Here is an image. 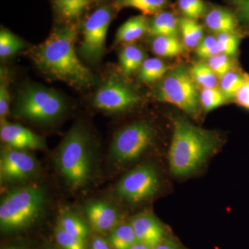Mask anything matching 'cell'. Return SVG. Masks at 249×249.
I'll return each mask as SVG.
<instances>
[{"label": "cell", "mask_w": 249, "mask_h": 249, "mask_svg": "<svg viewBox=\"0 0 249 249\" xmlns=\"http://www.w3.org/2000/svg\"><path fill=\"white\" fill-rule=\"evenodd\" d=\"M76 38L74 27L59 28L34 49L32 56L37 67L47 76L76 88H86L94 84L95 78L77 55Z\"/></svg>", "instance_id": "obj_1"}, {"label": "cell", "mask_w": 249, "mask_h": 249, "mask_svg": "<svg viewBox=\"0 0 249 249\" xmlns=\"http://www.w3.org/2000/svg\"><path fill=\"white\" fill-rule=\"evenodd\" d=\"M173 133L168 152L170 171L178 178L188 176L199 169L219 145L213 131L197 127L186 118L174 116Z\"/></svg>", "instance_id": "obj_2"}, {"label": "cell", "mask_w": 249, "mask_h": 249, "mask_svg": "<svg viewBox=\"0 0 249 249\" xmlns=\"http://www.w3.org/2000/svg\"><path fill=\"white\" fill-rule=\"evenodd\" d=\"M47 203L45 188L39 185L19 187L5 195L0 204V226L5 232L29 227L44 212Z\"/></svg>", "instance_id": "obj_3"}, {"label": "cell", "mask_w": 249, "mask_h": 249, "mask_svg": "<svg viewBox=\"0 0 249 249\" xmlns=\"http://www.w3.org/2000/svg\"><path fill=\"white\" fill-rule=\"evenodd\" d=\"M55 163L73 189L88 183L91 173V151L89 137L83 127L76 126L67 134L59 147Z\"/></svg>", "instance_id": "obj_4"}, {"label": "cell", "mask_w": 249, "mask_h": 249, "mask_svg": "<svg viewBox=\"0 0 249 249\" xmlns=\"http://www.w3.org/2000/svg\"><path fill=\"white\" fill-rule=\"evenodd\" d=\"M63 98L55 90L30 86L21 93L16 108L18 117L41 124L57 120L63 114Z\"/></svg>", "instance_id": "obj_5"}, {"label": "cell", "mask_w": 249, "mask_h": 249, "mask_svg": "<svg viewBox=\"0 0 249 249\" xmlns=\"http://www.w3.org/2000/svg\"><path fill=\"white\" fill-rule=\"evenodd\" d=\"M195 83L191 71L186 67L180 65L162 80L156 96L159 101L173 105L195 117L200 106V94Z\"/></svg>", "instance_id": "obj_6"}, {"label": "cell", "mask_w": 249, "mask_h": 249, "mask_svg": "<svg viewBox=\"0 0 249 249\" xmlns=\"http://www.w3.org/2000/svg\"><path fill=\"white\" fill-rule=\"evenodd\" d=\"M154 132L145 121L129 124L116 133L111 147L113 160L119 163L137 160L151 146Z\"/></svg>", "instance_id": "obj_7"}, {"label": "cell", "mask_w": 249, "mask_h": 249, "mask_svg": "<svg viewBox=\"0 0 249 249\" xmlns=\"http://www.w3.org/2000/svg\"><path fill=\"white\" fill-rule=\"evenodd\" d=\"M160 188V178L155 167L142 165L124 175L116 186V193L129 203L142 202L155 196Z\"/></svg>", "instance_id": "obj_8"}, {"label": "cell", "mask_w": 249, "mask_h": 249, "mask_svg": "<svg viewBox=\"0 0 249 249\" xmlns=\"http://www.w3.org/2000/svg\"><path fill=\"white\" fill-rule=\"evenodd\" d=\"M111 18V10L107 6H102L93 11L85 20L79 52L88 62L96 63L102 58Z\"/></svg>", "instance_id": "obj_9"}, {"label": "cell", "mask_w": 249, "mask_h": 249, "mask_svg": "<svg viewBox=\"0 0 249 249\" xmlns=\"http://www.w3.org/2000/svg\"><path fill=\"white\" fill-rule=\"evenodd\" d=\"M139 101L138 95L129 86L115 78H109L98 90L93 105L107 112H119L133 107Z\"/></svg>", "instance_id": "obj_10"}, {"label": "cell", "mask_w": 249, "mask_h": 249, "mask_svg": "<svg viewBox=\"0 0 249 249\" xmlns=\"http://www.w3.org/2000/svg\"><path fill=\"white\" fill-rule=\"evenodd\" d=\"M37 161L27 150L11 148L2 150L0 157L1 182H18L27 180L36 173Z\"/></svg>", "instance_id": "obj_11"}, {"label": "cell", "mask_w": 249, "mask_h": 249, "mask_svg": "<svg viewBox=\"0 0 249 249\" xmlns=\"http://www.w3.org/2000/svg\"><path fill=\"white\" fill-rule=\"evenodd\" d=\"M0 137L8 146L17 150H41L45 146L42 137L19 124H1Z\"/></svg>", "instance_id": "obj_12"}, {"label": "cell", "mask_w": 249, "mask_h": 249, "mask_svg": "<svg viewBox=\"0 0 249 249\" xmlns=\"http://www.w3.org/2000/svg\"><path fill=\"white\" fill-rule=\"evenodd\" d=\"M137 240L153 249L167 237L162 223L153 214L142 213L130 221Z\"/></svg>", "instance_id": "obj_13"}, {"label": "cell", "mask_w": 249, "mask_h": 249, "mask_svg": "<svg viewBox=\"0 0 249 249\" xmlns=\"http://www.w3.org/2000/svg\"><path fill=\"white\" fill-rule=\"evenodd\" d=\"M87 217L96 231L106 232L113 230L119 221V213L114 206L96 201L90 203L85 209Z\"/></svg>", "instance_id": "obj_14"}, {"label": "cell", "mask_w": 249, "mask_h": 249, "mask_svg": "<svg viewBox=\"0 0 249 249\" xmlns=\"http://www.w3.org/2000/svg\"><path fill=\"white\" fill-rule=\"evenodd\" d=\"M204 21L206 27L216 34H237L238 20L229 10L213 8L205 15Z\"/></svg>", "instance_id": "obj_15"}, {"label": "cell", "mask_w": 249, "mask_h": 249, "mask_svg": "<svg viewBox=\"0 0 249 249\" xmlns=\"http://www.w3.org/2000/svg\"><path fill=\"white\" fill-rule=\"evenodd\" d=\"M99 0H53L59 16L68 23L79 19L83 14Z\"/></svg>", "instance_id": "obj_16"}, {"label": "cell", "mask_w": 249, "mask_h": 249, "mask_svg": "<svg viewBox=\"0 0 249 249\" xmlns=\"http://www.w3.org/2000/svg\"><path fill=\"white\" fill-rule=\"evenodd\" d=\"M148 27L149 23L143 15L131 18L119 28L116 40L119 43H132L142 37Z\"/></svg>", "instance_id": "obj_17"}, {"label": "cell", "mask_w": 249, "mask_h": 249, "mask_svg": "<svg viewBox=\"0 0 249 249\" xmlns=\"http://www.w3.org/2000/svg\"><path fill=\"white\" fill-rule=\"evenodd\" d=\"M178 19L168 11H160L149 23L148 32L157 36H176L178 33Z\"/></svg>", "instance_id": "obj_18"}, {"label": "cell", "mask_w": 249, "mask_h": 249, "mask_svg": "<svg viewBox=\"0 0 249 249\" xmlns=\"http://www.w3.org/2000/svg\"><path fill=\"white\" fill-rule=\"evenodd\" d=\"M151 46L154 53L165 58L178 56L184 51L183 42L176 36H157L152 41Z\"/></svg>", "instance_id": "obj_19"}, {"label": "cell", "mask_w": 249, "mask_h": 249, "mask_svg": "<svg viewBox=\"0 0 249 249\" xmlns=\"http://www.w3.org/2000/svg\"><path fill=\"white\" fill-rule=\"evenodd\" d=\"M145 54L143 52L133 45L125 46L121 50L119 55V62L124 74L131 75L136 70L140 69L144 62Z\"/></svg>", "instance_id": "obj_20"}, {"label": "cell", "mask_w": 249, "mask_h": 249, "mask_svg": "<svg viewBox=\"0 0 249 249\" xmlns=\"http://www.w3.org/2000/svg\"><path fill=\"white\" fill-rule=\"evenodd\" d=\"M183 45L188 48L197 47L203 40V28L196 20L183 18L178 19Z\"/></svg>", "instance_id": "obj_21"}, {"label": "cell", "mask_w": 249, "mask_h": 249, "mask_svg": "<svg viewBox=\"0 0 249 249\" xmlns=\"http://www.w3.org/2000/svg\"><path fill=\"white\" fill-rule=\"evenodd\" d=\"M109 242L114 249H130L138 242L130 223L116 226L113 229Z\"/></svg>", "instance_id": "obj_22"}, {"label": "cell", "mask_w": 249, "mask_h": 249, "mask_svg": "<svg viewBox=\"0 0 249 249\" xmlns=\"http://www.w3.org/2000/svg\"><path fill=\"white\" fill-rule=\"evenodd\" d=\"M168 67L164 62L157 58L146 59L139 70V78L144 83H155L165 76Z\"/></svg>", "instance_id": "obj_23"}, {"label": "cell", "mask_w": 249, "mask_h": 249, "mask_svg": "<svg viewBox=\"0 0 249 249\" xmlns=\"http://www.w3.org/2000/svg\"><path fill=\"white\" fill-rule=\"evenodd\" d=\"M168 0H116L118 8L131 7L138 9L143 16L156 15L160 12Z\"/></svg>", "instance_id": "obj_24"}, {"label": "cell", "mask_w": 249, "mask_h": 249, "mask_svg": "<svg viewBox=\"0 0 249 249\" xmlns=\"http://www.w3.org/2000/svg\"><path fill=\"white\" fill-rule=\"evenodd\" d=\"M58 226L68 233L81 240H86L89 234V229L84 221L73 214H63L59 221Z\"/></svg>", "instance_id": "obj_25"}, {"label": "cell", "mask_w": 249, "mask_h": 249, "mask_svg": "<svg viewBox=\"0 0 249 249\" xmlns=\"http://www.w3.org/2000/svg\"><path fill=\"white\" fill-rule=\"evenodd\" d=\"M25 43L11 31H0V56L1 58L12 56L25 47Z\"/></svg>", "instance_id": "obj_26"}, {"label": "cell", "mask_w": 249, "mask_h": 249, "mask_svg": "<svg viewBox=\"0 0 249 249\" xmlns=\"http://www.w3.org/2000/svg\"><path fill=\"white\" fill-rule=\"evenodd\" d=\"M191 73L196 83L202 87L204 89L215 88L217 86V76L209 65L203 62H198L193 67Z\"/></svg>", "instance_id": "obj_27"}, {"label": "cell", "mask_w": 249, "mask_h": 249, "mask_svg": "<svg viewBox=\"0 0 249 249\" xmlns=\"http://www.w3.org/2000/svg\"><path fill=\"white\" fill-rule=\"evenodd\" d=\"M243 74L231 71L221 78L220 89L229 100H234L236 93L243 83Z\"/></svg>", "instance_id": "obj_28"}, {"label": "cell", "mask_w": 249, "mask_h": 249, "mask_svg": "<svg viewBox=\"0 0 249 249\" xmlns=\"http://www.w3.org/2000/svg\"><path fill=\"white\" fill-rule=\"evenodd\" d=\"M228 99L221 89H204L200 93V105L206 111L213 110L227 102Z\"/></svg>", "instance_id": "obj_29"}, {"label": "cell", "mask_w": 249, "mask_h": 249, "mask_svg": "<svg viewBox=\"0 0 249 249\" xmlns=\"http://www.w3.org/2000/svg\"><path fill=\"white\" fill-rule=\"evenodd\" d=\"M178 6L184 18L193 20L206 14V5L203 0H178Z\"/></svg>", "instance_id": "obj_30"}, {"label": "cell", "mask_w": 249, "mask_h": 249, "mask_svg": "<svg viewBox=\"0 0 249 249\" xmlns=\"http://www.w3.org/2000/svg\"><path fill=\"white\" fill-rule=\"evenodd\" d=\"M217 42L219 53L225 54L229 57L237 55L240 45L238 34H218Z\"/></svg>", "instance_id": "obj_31"}, {"label": "cell", "mask_w": 249, "mask_h": 249, "mask_svg": "<svg viewBox=\"0 0 249 249\" xmlns=\"http://www.w3.org/2000/svg\"><path fill=\"white\" fill-rule=\"evenodd\" d=\"M55 237L62 249H85V240L68 233L59 226L55 229Z\"/></svg>", "instance_id": "obj_32"}, {"label": "cell", "mask_w": 249, "mask_h": 249, "mask_svg": "<svg viewBox=\"0 0 249 249\" xmlns=\"http://www.w3.org/2000/svg\"><path fill=\"white\" fill-rule=\"evenodd\" d=\"M209 66L216 76L222 78L229 71H232V64L229 56L225 54L218 53L209 58Z\"/></svg>", "instance_id": "obj_33"}, {"label": "cell", "mask_w": 249, "mask_h": 249, "mask_svg": "<svg viewBox=\"0 0 249 249\" xmlns=\"http://www.w3.org/2000/svg\"><path fill=\"white\" fill-rule=\"evenodd\" d=\"M219 53L217 38L213 36H207L203 38L196 47V54L201 58H210Z\"/></svg>", "instance_id": "obj_34"}, {"label": "cell", "mask_w": 249, "mask_h": 249, "mask_svg": "<svg viewBox=\"0 0 249 249\" xmlns=\"http://www.w3.org/2000/svg\"><path fill=\"white\" fill-rule=\"evenodd\" d=\"M235 11L238 22L249 31V0H227Z\"/></svg>", "instance_id": "obj_35"}, {"label": "cell", "mask_w": 249, "mask_h": 249, "mask_svg": "<svg viewBox=\"0 0 249 249\" xmlns=\"http://www.w3.org/2000/svg\"><path fill=\"white\" fill-rule=\"evenodd\" d=\"M10 95L8 85L5 80L3 72H1V83H0V119L1 123L6 122V118L9 112Z\"/></svg>", "instance_id": "obj_36"}, {"label": "cell", "mask_w": 249, "mask_h": 249, "mask_svg": "<svg viewBox=\"0 0 249 249\" xmlns=\"http://www.w3.org/2000/svg\"><path fill=\"white\" fill-rule=\"evenodd\" d=\"M242 86L236 93L234 101L239 106L249 111V73H243Z\"/></svg>", "instance_id": "obj_37"}, {"label": "cell", "mask_w": 249, "mask_h": 249, "mask_svg": "<svg viewBox=\"0 0 249 249\" xmlns=\"http://www.w3.org/2000/svg\"><path fill=\"white\" fill-rule=\"evenodd\" d=\"M152 249H186L183 247L179 242L172 238V237H166L160 242L158 245L156 246Z\"/></svg>", "instance_id": "obj_38"}, {"label": "cell", "mask_w": 249, "mask_h": 249, "mask_svg": "<svg viewBox=\"0 0 249 249\" xmlns=\"http://www.w3.org/2000/svg\"><path fill=\"white\" fill-rule=\"evenodd\" d=\"M91 249H111L107 241L102 237H96L93 240Z\"/></svg>", "instance_id": "obj_39"}, {"label": "cell", "mask_w": 249, "mask_h": 249, "mask_svg": "<svg viewBox=\"0 0 249 249\" xmlns=\"http://www.w3.org/2000/svg\"><path fill=\"white\" fill-rule=\"evenodd\" d=\"M130 249H152L148 246L144 245V244L141 243V242H137Z\"/></svg>", "instance_id": "obj_40"}, {"label": "cell", "mask_w": 249, "mask_h": 249, "mask_svg": "<svg viewBox=\"0 0 249 249\" xmlns=\"http://www.w3.org/2000/svg\"><path fill=\"white\" fill-rule=\"evenodd\" d=\"M23 249L11 248V249Z\"/></svg>", "instance_id": "obj_41"}, {"label": "cell", "mask_w": 249, "mask_h": 249, "mask_svg": "<svg viewBox=\"0 0 249 249\" xmlns=\"http://www.w3.org/2000/svg\"><path fill=\"white\" fill-rule=\"evenodd\" d=\"M52 249V248H49V249Z\"/></svg>", "instance_id": "obj_42"}]
</instances>
